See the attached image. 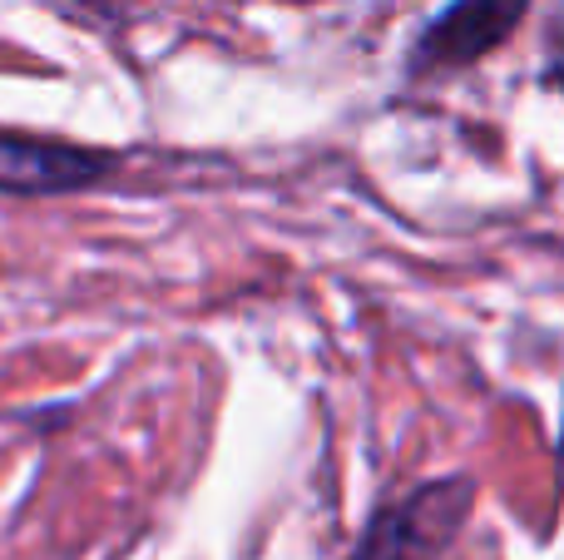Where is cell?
Returning <instances> with one entry per match:
<instances>
[{
	"instance_id": "6da1fadb",
	"label": "cell",
	"mask_w": 564,
	"mask_h": 560,
	"mask_svg": "<svg viewBox=\"0 0 564 560\" xmlns=\"http://www.w3.org/2000/svg\"><path fill=\"white\" fill-rule=\"evenodd\" d=\"M476 502L480 486L466 472L411 486L367 516L347 560H441L466 536Z\"/></svg>"
},
{
	"instance_id": "7a4b0ae2",
	"label": "cell",
	"mask_w": 564,
	"mask_h": 560,
	"mask_svg": "<svg viewBox=\"0 0 564 560\" xmlns=\"http://www.w3.org/2000/svg\"><path fill=\"white\" fill-rule=\"evenodd\" d=\"M119 174H124V154L119 149L0 129V194L10 198L89 194V189H105Z\"/></svg>"
},
{
	"instance_id": "3957f363",
	"label": "cell",
	"mask_w": 564,
	"mask_h": 560,
	"mask_svg": "<svg viewBox=\"0 0 564 560\" xmlns=\"http://www.w3.org/2000/svg\"><path fill=\"white\" fill-rule=\"evenodd\" d=\"M535 0H451L446 10L426 20L416 30L406 50V79H436L470 69L480 60H490L496 50L510 45V35L520 30V20L530 15Z\"/></svg>"
},
{
	"instance_id": "277c9868",
	"label": "cell",
	"mask_w": 564,
	"mask_h": 560,
	"mask_svg": "<svg viewBox=\"0 0 564 560\" xmlns=\"http://www.w3.org/2000/svg\"><path fill=\"white\" fill-rule=\"evenodd\" d=\"M540 79H545V85H564V10L555 15V25H550L545 69H540Z\"/></svg>"
},
{
	"instance_id": "5b68a950",
	"label": "cell",
	"mask_w": 564,
	"mask_h": 560,
	"mask_svg": "<svg viewBox=\"0 0 564 560\" xmlns=\"http://www.w3.org/2000/svg\"><path fill=\"white\" fill-rule=\"evenodd\" d=\"M85 6V15H105V10H119L124 0H79Z\"/></svg>"
},
{
	"instance_id": "8992f818",
	"label": "cell",
	"mask_w": 564,
	"mask_h": 560,
	"mask_svg": "<svg viewBox=\"0 0 564 560\" xmlns=\"http://www.w3.org/2000/svg\"><path fill=\"white\" fill-rule=\"evenodd\" d=\"M555 456L564 462V402H560V432H555Z\"/></svg>"
}]
</instances>
